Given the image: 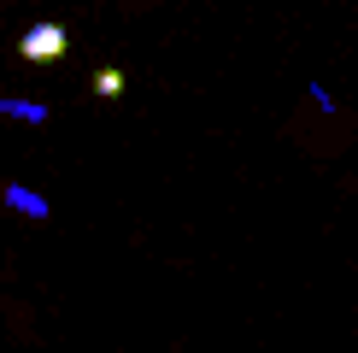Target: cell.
Wrapping results in <instances>:
<instances>
[{"label":"cell","mask_w":358,"mask_h":353,"mask_svg":"<svg viewBox=\"0 0 358 353\" xmlns=\"http://www.w3.org/2000/svg\"><path fill=\"white\" fill-rule=\"evenodd\" d=\"M18 53L29 59V65H53V59H65L71 53L65 24H29L24 36H18Z\"/></svg>","instance_id":"6da1fadb"},{"label":"cell","mask_w":358,"mask_h":353,"mask_svg":"<svg viewBox=\"0 0 358 353\" xmlns=\"http://www.w3.org/2000/svg\"><path fill=\"white\" fill-rule=\"evenodd\" d=\"M94 95H100V100H117V95H124V71H100V77H94Z\"/></svg>","instance_id":"277c9868"},{"label":"cell","mask_w":358,"mask_h":353,"mask_svg":"<svg viewBox=\"0 0 358 353\" xmlns=\"http://www.w3.org/2000/svg\"><path fill=\"white\" fill-rule=\"evenodd\" d=\"M0 206H12V212H24V218H48V200H41L36 188H24V183L0 188Z\"/></svg>","instance_id":"7a4b0ae2"},{"label":"cell","mask_w":358,"mask_h":353,"mask_svg":"<svg viewBox=\"0 0 358 353\" xmlns=\"http://www.w3.org/2000/svg\"><path fill=\"white\" fill-rule=\"evenodd\" d=\"M0 112L24 118V124H48V106H41V100H0Z\"/></svg>","instance_id":"3957f363"}]
</instances>
